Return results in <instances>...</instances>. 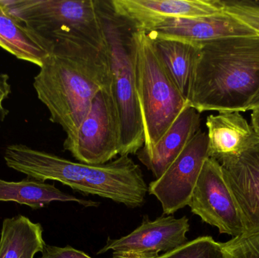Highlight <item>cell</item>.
I'll return each mask as SVG.
<instances>
[{
	"mask_svg": "<svg viewBox=\"0 0 259 258\" xmlns=\"http://www.w3.org/2000/svg\"><path fill=\"white\" fill-rule=\"evenodd\" d=\"M50 51L33 87L50 112V121L71 136L86 117L94 97L111 85V69L105 34L77 30L58 32L47 39Z\"/></svg>",
	"mask_w": 259,
	"mask_h": 258,
	"instance_id": "6da1fadb",
	"label": "cell"
},
{
	"mask_svg": "<svg viewBox=\"0 0 259 258\" xmlns=\"http://www.w3.org/2000/svg\"><path fill=\"white\" fill-rule=\"evenodd\" d=\"M189 106L199 114L246 112L259 106V35L201 44Z\"/></svg>",
	"mask_w": 259,
	"mask_h": 258,
	"instance_id": "7a4b0ae2",
	"label": "cell"
},
{
	"mask_svg": "<svg viewBox=\"0 0 259 258\" xmlns=\"http://www.w3.org/2000/svg\"><path fill=\"white\" fill-rule=\"evenodd\" d=\"M4 159L9 168L29 178L58 181L83 195L109 198L130 209L143 205L148 192L140 166L129 156L105 165H88L15 144L6 147Z\"/></svg>",
	"mask_w": 259,
	"mask_h": 258,
	"instance_id": "3957f363",
	"label": "cell"
},
{
	"mask_svg": "<svg viewBox=\"0 0 259 258\" xmlns=\"http://www.w3.org/2000/svg\"><path fill=\"white\" fill-rule=\"evenodd\" d=\"M111 69V90L120 124L119 156L137 154L145 143L134 68L133 32L125 19L112 9L110 0H98Z\"/></svg>",
	"mask_w": 259,
	"mask_h": 258,
	"instance_id": "277c9868",
	"label": "cell"
},
{
	"mask_svg": "<svg viewBox=\"0 0 259 258\" xmlns=\"http://www.w3.org/2000/svg\"><path fill=\"white\" fill-rule=\"evenodd\" d=\"M132 39L137 96L145 133L144 145L139 151L149 153L188 103L164 69L152 39L137 30L133 32Z\"/></svg>",
	"mask_w": 259,
	"mask_h": 258,
	"instance_id": "5b68a950",
	"label": "cell"
},
{
	"mask_svg": "<svg viewBox=\"0 0 259 258\" xmlns=\"http://www.w3.org/2000/svg\"><path fill=\"white\" fill-rule=\"evenodd\" d=\"M4 7L41 40L62 30L104 36L98 0H12Z\"/></svg>",
	"mask_w": 259,
	"mask_h": 258,
	"instance_id": "8992f818",
	"label": "cell"
},
{
	"mask_svg": "<svg viewBox=\"0 0 259 258\" xmlns=\"http://www.w3.org/2000/svg\"><path fill=\"white\" fill-rule=\"evenodd\" d=\"M63 147L76 160L88 165H105L119 156V119L111 85L96 95L84 119L65 138Z\"/></svg>",
	"mask_w": 259,
	"mask_h": 258,
	"instance_id": "52a82bcc",
	"label": "cell"
},
{
	"mask_svg": "<svg viewBox=\"0 0 259 258\" xmlns=\"http://www.w3.org/2000/svg\"><path fill=\"white\" fill-rule=\"evenodd\" d=\"M203 222L217 227L222 234L244 235V227L234 196L224 178L220 164L205 160L188 204Z\"/></svg>",
	"mask_w": 259,
	"mask_h": 258,
	"instance_id": "ba28073f",
	"label": "cell"
},
{
	"mask_svg": "<svg viewBox=\"0 0 259 258\" xmlns=\"http://www.w3.org/2000/svg\"><path fill=\"white\" fill-rule=\"evenodd\" d=\"M208 158V136L199 130L162 176L148 186L149 195L161 203L163 215H173L188 205Z\"/></svg>",
	"mask_w": 259,
	"mask_h": 258,
	"instance_id": "9c48e42d",
	"label": "cell"
},
{
	"mask_svg": "<svg viewBox=\"0 0 259 258\" xmlns=\"http://www.w3.org/2000/svg\"><path fill=\"white\" fill-rule=\"evenodd\" d=\"M114 12L135 30L147 33L169 20L211 16L224 12L222 0H110Z\"/></svg>",
	"mask_w": 259,
	"mask_h": 258,
	"instance_id": "30bf717a",
	"label": "cell"
},
{
	"mask_svg": "<svg viewBox=\"0 0 259 258\" xmlns=\"http://www.w3.org/2000/svg\"><path fill=\"white\" fill-rule=\"evenodd\" d=\"M190 230L187 217L177 219L173 215H161L155 221L143 218L141 225L127 236L120 239L109 238L98 254L109 251L127 254H155L167 253L188 242Z\"/></svg>",
	"mask_w": 259,
	"mask_h": 258,
	"instance_id": "8fae6325",
	"label": "cell"
},
{
	"mask_svg": "<svg viewBox=\"0 0 259 258\" xmlns=\"http://www.w3.org/2000/svg\"><path fill=\"white\" fill-rule=\"evenodd\" d=\"M220 165L241 216L244 235L259 233V142Z\"/></svg>",
	"mask_w": 259,
	"mask_h": 258,
	"instance_id": "7c38bea8",
	"label": "cell"
},
{
	"mask_svg": "<svg viewBox=\"0 0 259 258\" xmlns=\"http://www.w3.org/2000/svg\"><path fill=\"white\" fill-rule=\"evenodd\" d=\"M146 33L149 37L178 39L195 45L228 36L259 35L225 11L211 16L169 20Z\"/></svg>",
	"mask_w": 259,
	"mask_h": 258,
	"instance_id": "4fadbf2b",
	"label": "cell"
},
{
	"mask_svg": "<svg viewBox=\"0 0 259 258\" xmlns=\"http://www.w3.org/2000/svg\"><path fill=\"white\" fill-rule=\"evenodd\" d=\"M208 154L219 164L241 156L259 142V135L240 112H219L207 118Z\"/></svg>",
	"mask_w": 259,
	"mask_h": 258,
	"instance_id": "5bb4252c",
	"label": "cell"
},
{
	"mask_svg": "<svg viewBox=\"0 0 259 258\" xmlns=\"http://www.w3.org/2000/svg\"><path fill=\"white\" fill-rule=\"evenodd\" d=\"M200 114L187 105L171 127L149 153H137L140 162L159 178L199 131Z\"/></svg>",
	"mask_w": 259,
	"mask_h": 258,
	"instance_id": "9a60e30c",
	"label": "cell"
},
{
	"mask_svg": "<svg viewBox=\"0 0 259 258\" xmlns=\"http://www.w3.org/2000/svg\"><path fill=\"white\" fill-rule=\"evenodd\" d=\"M149 38L164 69L188 101L200 45L167 38Z\"/></svg>",
	"mask_w": 259,
	"mask_h": 258,
	"instance_id": "2e32d148",
	"label": "cell"
},
{
	"mask_svg": "<svg viewBox=\"0 0 259 258\" xmlns=\"http://www.w3.org/2000/svg\"><path fill=\"white\" fill-rule=\"evenodd\" d=\"M0 47L17 59L41 68L50 54L51 43L35 36L0 1Z\"/></svg>",
	"mask_w": 259,
	"mask_h": 258,
	"instance_id": "e0dca14e",
	"label": "cell"
},
{
	"mask_svg": "<svg viewBox=\"0 0 259 258\" xmlns=\"http://www.w3.org/2000/svg\"><path fill=\"white\" fill-rule=\"evenodd\" d=\"M0 201H13L25 204L33 210L42 209L53 201H72L84 207H98L100 202L80 199L62 192L54 185L33 179H24L20 182H8L0 179Z\"/></svg>",
	"mask_w": 259,
	"mask_h": 258,
	"instance_id": "ac0fdd59",
	"label": "cell"
},
{
	"mask_svg": "<svg viewBox=\"0 0 259 258\" xmlns=\"http://www.w3.org/2000/svg\"><path fill=\"white\" fill-rule=\"evenodd\" d=\"M42 226L18 215L3 221L0 238V258H33L42 252L46 243Z\"/></svg>",
	"mask_w": 259,
	"mask_h": 258,
	"instance_id": "d6986e66",
	"label": "cell"
},
{
	"mask_svg": "<svg viewBox=\"0 0 259 258\" xmlns=\"http://www.w3.org/2000/svg\"><path fill=\"white\" fill-rule=\"evenodd\" d=\"M156 258H225V253L223 243L202 236Z\"/></svg>",
	"mask_w": 259,
	"mask_h": 258,
	"instance_id": "ffe728a7",
	"label": "cell"
},
{
	"mask_svg": "<svg viewBox=\"0 0 259 258\" xmlns=\"http://www.w3.org/2000/svg\"><path fill=\"white\" fill-rule=\"evenodd\" d=\"M223 10L259 34V0H222Z\"/></svg>",
	"mask_w": 259,
	"mask_h": 258,
	"instance_id": "44dd1931",
	"label": "cell"
},
{
	"mask_svg": "<svg viewBox=\"0 0 259 258\" xmlns=\"http://www.w3.org/2000/svg\"><path fill=\"white\" fill-rule=\"evenodd\" d=\"M223 247L225 258H259V233L233 238Z\"/></svg>",
	"mask_w": 259,
	"mask_h": 258,
	"instance_id": "7402d4cb",
	"label": "cell"
},
{
	"mask_svg": "<svg viewBox=\"0 0 259 258\" xmlns=\"http://www.w3.org/2000/svg\"><path fill=\"white\" fill-rule=\"evenodd\" d=\"M40 258H93L86 253L75 249L72 247L53 246L46 245Z\"/></svg>",
	"mask_w": 259,
	"mask_h": 258,
	"instance_id": "603a6c76",
	"label": "cell"
},
{
	"mask_svg": "<svg viewBox=\"0 0 259 258\" xmlns=\"http://www.w3.org/2000/svg\"><path fill=\"white\" fill-rule=\"evenodd\" d=\"M9 79L7 74L0 73V123L4 121L6 115L9 113L7 109L3 106L5 100L9 97L12 92Z\"/></svg>",
	"mask_w": 259,
	"mask_h": 258,
	"instance_id": "cb8c5ba5",
	"label": "cell"
},
{
	"mask_svg": "<svg viewBox=\"0 0 259 258\" xmlns=\"http://www.w3.org/2000/svg\"><path fill=\"white\" fill-rule=\"evenodd\" d=\"M159 255L155 254H127V253L113 252L112 258H156Z\"/></svg>",
	"mask_w": 259,
	"mask_h": 258,
	"instance_id": "d4e9b609",
	"label": "cell"
},
{
	"mask_svg": "<svg viewBox=\"0 0 259 258\" xmlns=\"http://www.w3.org/2000/svg\"><path fill=\"white\" fill-rule=\"evenodd\" d=\"M252 127L254 130L259 135V106L252 110Z\"/></svg>",
	"mask_w": 259,
	"mask_h": 258,
	"instance_id": "484cf974",
	"label": "cell"
}]
</instances>
